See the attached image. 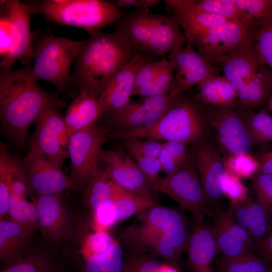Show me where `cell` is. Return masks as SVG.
Wrapping results in <instances>:
<instances>
[{"instance_id": "6da1fadb", "label": "cell", "mask_w": 272, "mask_h": 272, "mask_svg": "<svg viewBox=\"0 0 272 272\" xmlns=\"http://www.w3.org/2000/svg\"><path fill=\"white\" fill-rule=\"evenodd\" d=\"M55 93L43 89L33 76L31 62L17 70H0V119L7 137L23 148L30 125L45 109L65 106Z\"/></svg>"}, {"instance_id": "7a4b0ae2", "label": "cell", "mask_w": 272, "mask_h": 272, "mask_svg": "<svg viewBox=\"0 0 272 272\" xmlns=\"http://www.w3.org/2000/svg\"><path fill=\"white\" fill-rule=\"evenodd\" d=\"M83 40L75 61L70 87L99 99L109 79L132 58L135 52L123 32L100 31Z\"/></svg>"}, {"instance_id": "3957f363", "label": "cell", "mask_w": 272, "mask_h": 272, "mask_svg": "<svg viewBox=\"0 0 272 272\" xmlns=\"http://www.w3.org/2000/svg\"><path fill=\"white\" fill-rule=\"evenodd\" d=\"M114 24L127 36L135 53L161 56L183 47L186 40L174 15L135 9Z\"/></svg>"}, {"instance_id": "277c9868", "label": "cell", "mask_w": 272, "mask_h": 272, "mask_svg": "<svg viewBox=\"0 0 272 272\" xmlns=\"http://www.w3.org/2000/svg\"><path fill=\"white\" fill-rule=\"evenodd\" d=\"M183 95L176 98L167 113L155 124L131 131H112L109 140L137 138L187 144L202 141L207 127L199 102Z\"/></svg>"}, {"instance_id": "5b68a950", "label": "cell", "mask_w": 272, "mask_h": 272, "mask_svg": "<svg viewBox=\"0 0 272 272\" xmlns=\"http://www.w3.org/2000/svg\"><path fill=\"white\" fill-rule=\"evenodd\" d=\"M31 14L48 22L85 29L88 33L114 23L125 15L113 3L104 0L23 1Z\"/></svg>"}, {"instance_id": "8992f818", "label": "cell", "mask_w": 272, "mask_h": 272, "mask_svg": "<svg viewBox=\"0 0 272 272\" xmlns=\"http://www.w3.org/2000/svg\"><path fill=\"white\" fill-rule=\"evenodd\" d=\"M33 76L38 81L51 84L57 92H62L70 87L71 67L83 40H73L47 33H33Z\"/></svg>"}, {"instance_id": "52a82bcc", "label": "cell", "mask_w": 272, "mask_h": 272, "mask_svg": "<svg viewBox=\"0 0 272 272\" xmlns=\"http://www.w3.org/2000/svg\"><path fill=\"white\" fill-rule=\"evenodd\" d=\"M111 132L108 125L97 123L69 137L67 151L70 172L68 176L77 190L83 191L98 171L102 147L109 140Z\"/></svg>"}, {"instance_id": "ba28073f", "label": "cell", "mask_w": 272, "mask_h": 272, "mask_svg": "<svg viewBox=\"0 0 272 272\" xmlns=\"http://www.w3.org/2000/svg\"><path fill=\"white\" fill-rule=\"evenodd\" d=\"M154 190L167 195L182 209L190 212L196 221L203 220L209 212V202L192 157L188 156L182 167L174 174L160 176Z\"/></svg>"}, {"instance_id": "9c48e42d", "label": "cell", "mask_w": 272, "mask_h": 272, "mask_svg": "<svg viewBox=\"0 0 272 272\" xmlns=\"http://www.w3.org/2000/svg\"><path fill=\"white\" fill-rule=\"evenodd\" d=\"M252 39L251 26L227 21L186 38L213 64L219 58Z\"/></svg>"}, {"instance_id": "30bf717a", "label": "cell", "mask_w": 272, "mask_h": 272, "mask_svg": "<svg viewBox=\"0 0 272 272\" xmlns=\"http://www.w3.org/2000/svg\"><path fill=\"white\" fill-rule=\"evenodd\" d=\"M30 151L39 153L61 167L69 158V136L64 118L56 108L45 109L36 120Z\"/></svg>"}, {"instance_id": "8fae6325", "label": "cell", "mask_w": 272, "mask_h": 272, "mask_svg": "<svg viewBox=\"0 0 272 272\" xmlns=\"http://www.w3.org/2000/svg\"><path fill=\"white\" fill-rule=\"evenodd\" d=\"M22 167L32 197L77 190L59 165L39 153L30 150L22 160Z\"/></svg>"}, {"instance_id": "7c38bea8", "label": "cell", "mask_w": 272, "mask_h": 272, "mask_svg": "<svg viewBox=\"0 0 272 272\" xmlns=\"http://www.w3.org/2000/svg\"><path fill=\"white\" fill-rule=\"evenodd\" d=\"M38 229L50 244L70 241L76 227L75 221L61 194L33 197Z\"/></svg>"}, {"instance_id": "4fadbf2b", "label": "cell", "mask_w": 272, "mask_h": 272, "mask_svg": "<svg viewBox=\"0 0 272 272\" xmlns=\"http://www.w3.org/2000/svg\"><path fill=\"white\" fill-rule=\"evenodd\" d=\"M176 100L169 94L144 97L104 117L112 131H128L151 126L158 121Z\"/></svg>"}, {"instance_id": "5bb4252c", "label": "cell", "mask_w": 272, "mask_h": 272, "mask_svg": "<svg viewBox=\"0 0 272 272\" xmlns=\"http://www.w3.org/2000/svg\"><path fill=\"white\" fill-rule=\"evenodd\" d=\"M185 46L172 50L168 59L174 65V81L169 93L172 98L181 96L195 85L218 74L219 70L202 56L189 41Z\"/></svg>"}, {"instance_id": "9a60e30c", "label": "cell", "mask_w": 272, "mask_h": 272, "mask_svg": "<svg viewBox=\"0 0 272 272\" xmlns=\"http://www.w3.org/2000/svg\"><path fill=\"white\" fill-rule=\"evenodd\" d=\"M207 117L227 156L249 154L252 144L244 121L233 106H209Z\"/></svg>"}, {"instance_id": "2e32d148", "label": "cell", "mask_w": 272, "mask_h": 272, "mask_svg": "<svg viewBox=\"0 0 272 272\" xmlns=\"http://www.w3.org/2000/svg\"><path fill=\"white\" fill-rule=\"evenodd\" d=\"M101 160L112 180L122 189L154 201L152 184L134 160L124 149L103 150Z\"/></svg>"}, {"instance_id": "e0dca14e", "label": "cell", "mask_w": 272, "mask_h": 272, "mask_svg": "<svg viewBox=\"0 0 272 272\" xmlns=\"http://www.w3.org/2000/svg\"><path fill=\"white\" fill-rule=\"evenodd\" d=\"M157 57L153 54L135 53L130 60L109 79L98 99L102 117L122 109L130 103L138 71L144 63Z\"/></svg>"}, {"instance_id": "ac0fdd59", "label": "cell", "mask_w": 272, "mask_h": 272, "mask_svg": "<svg viewBox=\"0 0 272 272\" xmlns=\"http://www.w3.org/2000/svg\"><path fill=\"white\" fill-rule=\"evenodd\" d=\"M11 20V45L7 56L2 59L0 70L12 69L16 61L25 65L31 62L33 55V33L30 15L25 3L19 0H5Z\"/></svg>"}, {"instance_id": "d6986e66", "label": "cell", "mask_w": 272, "mask_h": 272, "mask_svg": "<svg viewBox=\"0 0 272 272\" xmlns=\"http://www.w3.org/2000/svg\"><path fill=\"white\" fill-rule=\"evenodd\" d=\"M121 239L130 253L156 256L178 268L181 254L166 235L159 230L140 222L132 225L121 233Z\"/></svg>"}, {"instance_id": "ffe728a7", "label": "cell", "mask_w": 272, "mask_h": 272, "mask_svg": "<svg viewBox=\"0 0 272 272\" xmlns=\"http://www.w3.org/2000/svg\"><path fill=\"white\" fill-rule=\"evenodd\" d=\"M138 219L140 222L163 232L180 254L185 251L190 232L181 210L155 204L139 213Z\"/></svg>"}, {"instance_id": "44dd1931", "label": "cell", "mask_w": 272, "mask_h": 272, "mask_svg": "<svg viewBox=\"0 0 272 272\" xmlns=\"http://www.w3.org/2000/svg\"><path fill=\"white\" fill-rule=\"evenodd\" d=\"M192 155L208 202L216 203L224 196L222 180L226 170L220 153L212 145L201 141Z\"/></svg>"}, {"instance_id": "7402d4cb", "label": "cell", "mask_w": 272, "mask_h": 272, "mask_svg": "<svg viewBox=\"0 0 272 272\" xmlns=\"http://www.w3.org/2000/svg\"><path fill=\"white\" fill-rule=\"evenodd\" d=\"M212 228L218 254L230 257L253 250L255 243L236 221L230 207L216 214Z\"/></svg>"}, {"instance_id": "603a6c76", "label": "cell", "mask_w": 272, "mask_h": 272, "mask_svg": "<svg viewBox=\"0 0 272 272\" xmlns=\"http://www.w3.org/2000/svg\"><path fill=\"white\" fill-rule=\"evenodd\" d=\"M220 66L224 76L237 92L244 86L262 64L253 39L217 59L214 63Z\"/></svg>"}, {"instance_id": "cb8c5ba5", "label": "cell", "mask_w": 272, "mask_h": 272, "mask_svg": "<svg viewBox=\"0 0 272 272\" xmlns=\"http://www.w3.org/2000/svg\"><path fill=\"white\" fill-rule=\"evenodd\" d=\"M195 221L185 249L188 263L192 272H213L218 251L212 227L203 220Z\"/></svg>"}, {"instance_id": "d4e9b609", "label": "cell", "mask_w": 272, "mask_h": 272, "mask_svg": "<svg viewBox=\"0 0 272 272\" xmlns=\"http://www.w3.org/2000/svg\"><path fill=\"white\" fill-rule=\"evenodd\" d=\"M166 10L173 14L184 31L185 38L228 20L218 15L202 11L196 1L166 0Z\"/></svg>"}, {"instance_id": "484cf974", "label": "cell", "mask_w": 272, "mask_h": 272, "mask_svg": "<svg viewBox=\"0 0 272 272\" xmlns=\"http://www.w3.org/2000/svg\"><path fill=\"white\" fill-rule=\"evenodd\" d=\"M102 116L98 98L87 92H80L67 107L63 116L69 137L75 132L93 127Z\"/></svg>"}, {"instance_id": "4316f807", "label": "cell", "mask_w": 272, "mask_h": 272, "mask_svg": "<svg viewBox=\"0 0 272 272\" xmlns=\"http://www.w3.org/2000/svg\"><path fill=\"white\" fill-rule=\"evenodd\" d=\"M236 221L247 232L255 243L262 239L272 227L271 215L252 196L231 206Z\"/></svg>"}, {"instance_id": "83f0119b", "label": "cell", "mask_w": 272, "mask_h": 272, "mask_svg": "<svg viewBox=\"0 0 272 272\" xmlns=\"http://www.w3.org/2000/svg\"><path fill=\"white\" fill-rule=\"evenodd\" d=\"M33 234L10 218L0 219V261L19 258L32 245Z\"/></svg>"}, {"instance_id": "f1b7e54d", "label": "cell", "mask_w": 272, "mask_h": 272, "mask_svg": "<svg viewBox=\"0 0 272 272\" xmlns=\"http://www.w3.org/2000/svg\"><path fill=\"white\" fill-rule=\"evenodd\" d=\"M55 254L42 246L32 245L17 259L3 263L0 272H62Z\"/></svg>"}, {"instance_id": "f546056e", "label": "cell", "mask_w": 272, "mask_h": 272, "mask_svg": "<svg viewBox=\"0 0 272 272\" xmlns=\"http://www.w3.org/2000/svg\"><path fill=\"white\" fill-rule=\"evenodd\" d=\"M272 97V72L261 64L252 78L237 92V101L245 109L267 104Z\"/></svg>"}, {"instance_id": "4dcf8cb0", "label": "cell", "mask_w": 272, "mask_h": 272, "mask_svg": "<svg viewBox=\"0 0 272 272\" xmlns=\"http://www.w3.org/2000/svg\"><path fill=\"white\" fill-rule=\"evenodd\" d=\"M196 99L204 105L233 106L237 93L224 76L216 74L198 85Z\"/></svg>"}, {"instance_id": "1f68e13d", "label": "cell", "mask_w": 272, "mask_h": 272, "mask_svg": "<svg viewBox=\"0 0 272 272\" xmlns=\"http://www.w3.org/2000/svg\"><path fill=\"white\" fill-rule=\"evenodd\" d=\"M215 272H272V263L252 251L221 256L215 260Z\"/></svg>"}, {"instance_id": "d6a6232c", "label": "cell", "mask_w": 272, "mask_h": 272, "mask_svg": "<svg viewBox=\"0 0 272 272\" xmlns=\"http://www.w3.org/2000/svg\"><path fill=\"white\" fill-rule=\"evenodd\" d=\"M117 186L105 169H99L83 191L85 201L91 214L101 205L113 199Z\"/></svg>"}, {"instance_id": "836d02e7", "label": "cell", "mask_w": 272, "mask_h": 272, "mask_svg": "<svg viewBox=\"0 0 272 272\" xmlns=\"http://www.w3.org/2000/svg\"><path fill=\"white\" fill-rule=\"evenodd\" d=\"M20 159L13 155L7 146L0 144V219L9 215L12 185Z\"/></svg>"}, {"instance_id": "e575fe53", "label": "cell", "mask_w": 272, "mask_h": 272, "mask_svg": "<svg viewBox=\"0 0 272 272\" xmlns=\"http://www.w3.org/2000/svg\"><path fill=\"white\" fill-rule=\"evenodd\" d=\"M124 259L122 246L117 242L108 252L77 264L81 272H121Z\"/></svg>"}, {"instance_id": "d590c367", "label": "cell", "mask_w": 272, "mask_h": 272, "mask_svg": "<svg viewBox=\"0 0 272 272\" xmlns=\"http://www.w3.org/2000/svg\"><path fill=\"white\" fill-rule=\"evenodd\" d=\"M113 202L117 223L139 214L156 204L153 200L126 191L118 186Z\"/></svg>"}, {"instance_id": "8d00e7d4", "label": "cell", "mask_w": 272, "mask_h": 272, "mask_svg": "<svg viewBox=\"0 0 272 272\" xmlns=\"http://www.w3.org/2000/svg\"><path fill=\"white\" fill-rule=\"evenodd\" d=\"M121 272H179L178 268L161 258L149 254L124 253Z\"/></svg>"}, {"instance_id": "74e56055", "label": "cell", "mask_w": 272, "mask_h": 272, "mask_svg": "<svg viewBox=\"0 0 272 272\" xmlns=\"http://www.w3.org/2000/svg\"><path fill=\"white\" fill-rule=\"evenodd\" d=\"M9 216L33 234L38 229L37 215L34 202L26 199V196L11 195Z\"/></svg>"}, {"instance_id": "f35d334b", "label": "cell", "mask_w": 272, "mask_h": 272, "mask_svg": "<svg viewBox=\"0 0 272 272\" xmlns=\"http://www.w3.org/2000/svg\"><path fill=\"white\" fill-rule=\"evenodd\" d=\"M174 81V65L169 59L160 60L159 70L152 82L137 92L135 95L143 97L169 94Z\"/></svg>"}, {"instance_id": "ab89813d", "label": "cell", "mask_w": 272, "mask_h": 272, "mask_svg": "<svg viewBox=\"0 0 272 272\" xmlns=\"http://www.w3.org/2000/svg\"><path fill=\"white\" fill-rule=\"evenodd\" d=\"M244 122L253 145L272 143V117L266 110L251 113Z\"/></svg>"}, {"instance_id": "60d3db41", "label": "cell", "mask_w": 272, "mask_h": 272, "mask_svg": "<svg viewBox=\"0 0 272 272\" xmlns=\"http://www.w3.org/2000/svg\"><path fill=\"white\" fill-rule=\"evenodd\" d=\"M251 27L252 39L260 61L272 72V20Z\"/></svg>"}, {"instance_id": "b9f144b4", "label": "cell", "mask_w": 272, "mask_h": 272, "mask_svg": "<svg viewBox=\"0 0 272 272\" xmlns=\"http://www.w3.org/2000/svg\"><path fill=\"white\" fill-rule=\"evenodd\" d=\"M243 13L246 23L251 26L272 20V0H234Z\"/></svg>"}, {"instance_id": "7bdbcfd3", "label": "cell", "mask_w": 272, "mask_h": 272, "mask_svg": "<svg viewBox=\"0 0 272 272\" xmlns=\"http://www.w3.org/2000/svg\"><path fill=\"white\" fill-rule=\"evenodd\" d=\"M196 6L202 11L220 16L228 21L247 24L244 14L237 7L234 0L196 1Z\"/></svg>"}, {"instance_id": "ee69618b", "label": "cell", "mask_w": 272, "mask_h": 272, "mask_svg": "<svg viewBox=\"0 0 272 272\" xmlns=\"http://www.w3.org/2000/svg\"><path fill=\"white\" fill-rule=\"evenodd\" d=\"M226 170L241 178H251L256 173L258 164L250 154L227 156L223 159Z\"/></svg>"}, {"instance_id": "f6af8a7d", "label": "cell", "mask_w": 272, "mask_h": 272, "mask_svg": "<svg viewBox=\"0 0 272 272\" xmlns=\"http://www.w3.org/2000/svg\"><path fill=\"white\" fill-rule=\"evenodd\" d=\"M250 179L256 200L272 215V174L256 173Z\"/></svg>"}, {"instance_id": "bcb514c9", "label": "cell", "mask_w": 272, "mask_h": 272, "mask_svg": "<svg viewBox=\"0 0 272 272\" xmlns=\"http://www.w3.org/2000/svg\"><path fill=\"white\" fill-rule=\"evenodd\" d=\"M223 195L228 198L231 206H234L247 199L248 189L240 178L226 170L222 180Z\"/></svg>"}, {"instance_id": "7dc6e473", "label": "cell", "mask_w": 272, "mask_h": 272, "mask_svg": "<svg viewBox=\"0 0 272 272\" xmlns=\"http://www.w3.org/2000/svg\"><path fill=\"white\" fill-rule=\"evenodd\" d=\"M124 150L127 153L135 152L148 156L158 158L162 147V143L158 141L137 138L122 139Z\"/></svg>"}, {"instance_id": "c3c4849f", "label": "cell", "mask_w": 272, "mask_h": 272, "mask_svg": "<svg viewBox=\"0 0 272 272\" xmlns=\"http://www.w3.org/2000/svg\"><path fill=\"white\" fill-rule=\"evenodd\" d=\"M12 20L5 0L0 1V57L8 54L11 45Z\"/></svg>"}, {"instance_id": "681fc988", "label": "cell", "mask_w": 272, "mask_h": 272, "mask_svg": "<svg viewBox=\"0 0 272 272\" xmlns=\"http://www.w3.org/2000/svg\"><path fill=\"white\" fill-rule=\"evenodd\" d=\"M128 154L134 160L154 189L155 184L160 177L159 173L161 172V164L158 159L135 152Z\"/></svg>"}, {"instance_id": "f907efd6", "label": "cell", "mask_w": 272, "mask_h": 272, "mask_svg": "<svg viewBox=\"0 0 272 272\" xmlns=\"http://www.w3.org/2000/svg\"><path fill=\"white\" fill-rule=\"evenodd\" d=\"M160 65V60L148 61L140 67L138 72L132 95L138 91L148 85L157 74Z\"/></svg>"}, {"instance_id": "816d5d0a", "label": "cell", "mask_w": 272, "mask_h": 272, "mask_svg": "<svg viewBox=\"0 0 272 272\" xmlns=\"http://www.w3.org/2000/svg\"><path fill=\"white\" fill-rule=\"evenodd\" d=\"M264 145L254 156L258 164L256 173L272 174V143Z\"/></svg>"}, {"instance_id": "f5cc1de1", "label": "cell", "mask_w": 272, "mask_h": 272, "mask_svg": "<svg viewBox=\"0 0 272 272\" xmlns=\"http://www.w3.org/2000/svg\"><path fill=\"white\" fill-rule=\"evenodd\" d=\"M252 250L258 255L272 263V227L262 239L255 243Z\"/></svg>"}, {"instance_id": "db71d44e", "label": "cell", "mask_w": 272, "mask_h": 272, "mask_svg": "<svg viewBox=\"0 0 272 272\" xmlns=\"http://www.w3.org/2000/svg\"><path fill=\"white\" fill-rule=\"evenodd\" d=\"M162 144L172 157L183 161L188 158L187 143L177 141H166L162 143Z\"/></svg>"}, {"instance_id": "11a10c76", "label": "cell", "mask_w": 272, "mask_h": 272, "mask_svg": "<svg viewBox=\"0 0 272 272\" xmlns=\"http://www.w3.org/2000/svg\"><path fill=\"white\" fill-rule=\"evenodd\" d=\"M160 2L158 0H117L114 4L119 9L134 7L135 9H148Z\"/></svg>"}, {"instance_id": "9f6ffc18", "label": "cell", "mask_w": 272, "mask_h": 272, "mask_svg": "<svg viewBox=\"0 0 272 272\" xmlns=\"http://www.w3.org/2000/svg\"><path fill=\"white\" fill-rule=\"evenodd\" d=\"M266 107L267 109L272 112V97L269 99L267 103Z\"/></svg>"}, {"instance_id": "6f0895ef", "label": "cell", "mask_w": 272, "mask_h": 272, "mask_svg": "<svg viewBox=\"0 0 272 272\" xmlns=\"http://www.w3.org/2000/svg\"><path fill=\"white\" fill-rule=\"evenodd\" d=\"M62 272H64L63 270Z\"/></svg>"}]
</instances>
